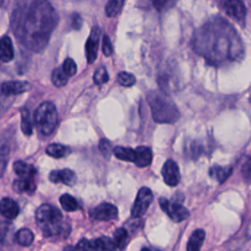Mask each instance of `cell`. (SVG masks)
<instances>
[{"label": "cell", "instance_id": "6da1fadb", "mask_svg": "<svg viewBox=\"0 0 251 251\" xmlns=\"http://www.w3.org/2000/svg\"><path fill=\"white\" fill-rule=\"evenodd\" d=\"M192 45L198 55L214 66L238 62L244 55L239 34L228 22L219 17L205 23L194 32Z\"/></svg>", "mask_w": 251, "mask_h": 251}, {"label": "cell", "instance_id": "7a4b0ae2", "mask_svg": "<svg viewBox=\"0 0 251 251\" xmlns=\"http://www.w3.org/2000/svg\"><path fill=\"white\" fill-rule=\"evenodd\" d=\"M58 16L47 0H32L27 5H18L13 15L15 32L26 47L42 50L56 26Z\"/></svg>", "mask_w": 251, "mask_h": 251}, {"label": "cell", "instance_id": "3957f363", "mask_svg": "<svg viewBox=\"0 0 251 251\" xmlns=\"http://www.w3.org/2000/svg\"><path fill=\"white\" fill-rule=\"evenodd\" d=\"M147 101L153 120L158 124H175L179 119V112L173 100L164 92L150 91Z\"/></svg>", "mask_w": 251, "mask_h": 251}, {"label": "cell", "instance_id": "277c9868", "mask_svg": "<svg viewBox=\"0 0 251 251\" xmlns=\"http://www.w3.org/2000/svg\"><path fill=\"white\" fill-rule=\"evenodd\" d=\"M62 218V213L49 204H42L35 212V219L44 236H53L66 231L61 224Z\"/></svg>", "mask_w": 251, "mask_h": 251}, {"label": "cell", "instance_id": "5b68a950", "mask_svg": "<svg viewBox=\"0 0 251 251\" xmlns=\"http://www.w3.org/2000/svg\"><path fill=\"white\" fill-rule=\"evenodd\" d=\"M34 123L38 131L43 135L51 134L58 125V113L52 102H42L34 112Z\"/></svg>", "mask_w": 251, "mask_h": 251}, {"label": "cell", "instance_id": "8992f818", "mask_svg": "<svg viewBox=\"0 0 251 251\" xmlns=\"http://www.w3.org/2000/svg\"><path fill=\"white\" fill-rule=\"evenodd\" d=\"M159 204L161 209L170 217V219H172L176 223L186 220L190 215L189 211L183 205L176 201L172 202L162 197L159 199Z\"/></svg>", "mask_w": 251, "mask_h": 251}, {"label": "cell", "instance_id": "52a82bcc", "mask_svg": "<svg viewBox=\"0 0 251 251\" xmlns=\"http://www.w3.org/2000/svg\"><path fill=\"white\" fill-rule=\"evenodd\" d=\"M153 201V194L150 188L141 187L137 195L135 197L132 209H131V217L132 218H140L145 214L150 204Z\"/></svg>", "mask_w": 251, "mask_h": 251}, {"label": "cell", "instance_id": "ba28073f", "mask_svg": "<svg viewBox=\"0 0 251 251\" xmlns=\"http://www.w3.org/2000/svg\"><path fill=\"white\" fill-rule=\"evenodd\" d=\"M221 5L227 16L238 23H244L246 18V8L241 0H221Z\"/></svg>", "mask_w": 251, "mask_h": 251}, {"label": "cell", "instance_id": "9c48e42d", "mask_svg": "<svg viewBox=\"0 0 251 251\" xmlns=\"http://www.w3.org/2000/svg\"><path fill=\"white\" fill-rule=\"evenodd\" d=\"M89 216L97 221H111L118 217V209L110 203H101L89 211Z\"/></svg>", "mask_w": 251, "mask_h": 251}, {"label": "cell", "instance_id": "30bf717a", "mask_svg": "<svg viewBox=\"0 0 251 251\" xmlns=\"http://www.w3.org/2000/svg\"><path fill=\"white\" fill-rule=\"evenodd\" d=\"M162 176L169 186H176L180 180V173L177 164L173 160H167L162 168Z\"/></svg>", "mask_w": 251, "mask_h": 251}, {"label": "cell", "instance_id": "8fae6325", "mask_svg": "<svg viewBox=\"0 0 251 251\" xmlns=\"http://www.w3.org/2000/svg\"><path fill=\"white\" fill-rule=\"evenodd\" d=\"M100 34L101 30L98 26H94L90 34L86 40L85 43V54H86V59L89 64L94 63V61L97 58V53H98V46H99V39H100Z\"/></svg>", "mask_w": 251, "mask_h": 251}, {"label": "cell", "instance_id": "7c38bea8", "mask_svg": "<svg viewBox=\"0 0 251 251\" xmlns=\"http://www.w3.org/2000/svg\"><path fill=\"white\" fill-rule=\"evenodd\" d=\"M31 85L28 81L25 80H10L5 81L1 85V93L4 96H12L22 94L30 90Z\"/></svg>", "mask_w": 251, "mask_h": 251}, {"label": "cell", "instance_id": "4fadbf2b", "mask_svg": "<svg viewBox=\"0 0 251 251\" xmlns=\"http://www.w3.org/2000/svg\"><path fill=\"white\" fill-rule=\"evenodd\" d=\"M49 180L53 183L62 182L68 186H73L76 182V176L71 169H63L61 171H52L49 174Z\"/></svg>", "mask_w": 251, "mask_h": 251}, {"label": "cell", "instance_id": "5bb4252c", "mask_svg": "<svg viewBox=\"0 0 251 251\" xmlns=\"http://www.w3.org/2000/svg\"><path fill=\"white\" fill-rule=\"evenodd\" d=\"M13 168L19 178L28 182L35 183L34 177L36 175V170L32 165L19 160L13 164Z\"/></svg>", "mask_w": 251, "mask_h": 251}, {"label": "cell", "instance_id": "9a60e30c", "mask_svg": "<svg viewBox=\"0 0 251 251\" xmlns=\"http://www.w3.org/2000/svg\"><path fill=\"white\" fill-rule=\"evenodd\" d=\"M19 213L20 208L12 198L6 197L0 200V214L3 217L9 220H13L17 218Z\"/></svg>", "mask_w": 251, "mask_h": 251}, {"label": "cell", "instance_id": "2e32d148", "mask_svg": "<svg viewBox=\"0 0 251 251\" xmlns=\"http://www.w3.org/2000/svg\"><path fill=\"white\" fill-rule=\"evenodd\" d=\"M152 151L149 147L138 146L135 148L134 164L138 168H146L151 164Z\"/></svg>", "mask_w": 251, "mask_h": 251}, {"label": "cell", "instance_id": "e0dca14e", "mask_svg": "<svg viewBox=\"0 0 251 251\" xmlns=\"http://www.w3.org/2000/svg\"><path fill=\"white\" fill-rule=\"evenodd\" d=\"M14 58V49L12 40L9 36H3L0 39V61L8 63Z\"/></svg>", "mask_w": 251, "mask_h": 251}, {"label": "cell", "instance_id": "ac0fdd59", "mask_svg": "<svg viewBox=\"0 0 251 251\" xmlns=\"http://www.w3.org/2000/svg\"><path fill=\"white\" fill-rule=\"evenodd\" d=\"M205 231L201 228L194 230L188 239L186 251H200L205 239Z\"/></svg>", "mask_w": 251, "mask_h": 251}, {"label": "cell", "instance_id": "d6986e66", "mask_svg": "<svg viewBox=\"0 0 251 251\" xmlns=\"http://www.w3.org/2000/svg\"><path fill=\"white\" fill-rule=\"evenodd\" d=\"M231 173H232V168H226V167H222L218 165L211 167L209 170L210 176L216 179L220 183L225 182L228 178V176L231 175Z\"/></svg>", "mask_w": 251, "mask_h": 251}, {"label": "cell", "instance_id": "ffe728a7", "mask_svg": "<svg viewBox=\"0 0 251 251\" xmlns=\"http://www.w3.org/2000/svg\"><path fill=\"white\" fill-rule=\"evenodd\" d=\"M178 0H142L144 6H149L154 8L160 13L166 12L173 8Z\"/></svg>", "mask_w": 251, "mask_h": 251}, {"label": "cell", "instance_id": "44dd1931", "mask_svg": "<svg viewBox=\"0 0 251 251\" xmlns=\"http://www.w3.org/2000/svg\"><path fill=\"white\" fill-rule=\"evenodd\" d=\"M71 152V149L65 145H62L60 143H51L46 147V154L52 158H63L67 155H69Z\"/></svg>", "mask_w": 251, "mask_h": 251}, {"label": "cell", "instance_id": "7402d4cb", "mask_svg": "<svg viewBox=\"0 0 251 251\" xmlns=\"http://www.w3.org/2000/svg\"><path fill=\"white\" fill-rule=\"evenodd\" d=\"M113 154L116 158L125 161V162H132L134 163L135 160V149L129 147H122L116 146L113 149Z\"/></svg>", "mask_w": 251, "mask_h": 251}, {"label": "cell", "instance_id": "603a6c76", "mask_svg": "<svg viewBox=\"0 0 251 251\" xmlns=\"http://www.w3.org/2000/svg\"><path fill=\"white\" fill-rule=\"evenodd\" d=\"M91 242L96 251H114L117 247L114 239H111L108 236L98 237Z\"/></svg>", "mask_w": 251, "mask_h": 251}, {"label": "cell", "instance_id": "cb8c5ba5", "mask_svg": "<svg viewBox=\"0 0 251 251\" xmlns=\"http://www.w3.org/2000/svg\"><path fill=\"white\" fill-rule=\"evenodd\" d=\"M21 128L22 131L24 132V134L29 136L32 133V122H31V118H30V113L28 111V109L26 108H23L21 110Z\"/></svg>", "mask_w": 251, "mask_h": 251}, {"label": "cell", "instance_id": "d4e9b609", "mask_svg": "<svg viewBox=\"0 0 251 251\" xmlns=\"http://www.w3.org/2000/svg\"><path fill=\"white\" fill-rule=\"evenodd\" d=\"M15 237L17 242L22 246H29L34 239L32 231L28 228H21L17 231Z\"/></svg>", "mask_w": 251, "mask_h": 251}, {"label": "cell", "instance_id": "484cf974", "mask_svg": "<svg viewBox=\"0 0 251 251\" xmlns=\"http://www.w3.org/2000/svg\"><path fill=\"white\" fill-rule=\"evenodd\" d=\"M69 75L64 72V70L61 68H57L53 71L51 75V80L53 84L57 87H63L68 83Z\"/></svg>", "mask_w": 251, "mask_h": 251}, {"label": "cell", "instance_id": "4316f807", "mask_svg": "<svg viewBox=\"0 0 251 251\" xmlns=\"http://www.w3.org/2000/svg\"><path fill=\"white\" fill-rule=\"evenodd\" d=\"M60 204L67 212H74L78 209V203L75 197L70 194H63L60 197Z\"/></svg>", "mask_w": 251, "mask_h": 251}, {"label": "cell", "instance_id": "83f0119b", "mask_svg": "<svg viewBox=\"0 0 251 251\" xmlns=\"http://www.w3.org/2000/svg\"><path fill=\"white\" fill-rule=\"evenodd\" d=\"M125 0H110L106 7H105V13L108 17H116L122 10Z\"/></svg>", "mask_w": 251, "mask_h": 251}, {"label": "cell", "instance_id": "f1b7e54d", "mask_svg": "<svg viewBox=\"0 0 251 251\" xmlns=\"http://www.w3.org/2000/svg\"><path fill=\"white\" fill-rule=\"evenodd\" d=\"M127 238H128L127 231L124 227H119L114 232V241L116 246L119 248H124L126 246L128 240Z\"/></svg>", "mask_w": 251, "mask_h": 251}, {"label": "cell", "instance_id": "f546056e", "mask_svg": "<svg viewBox=\"0 0 251 251\" xmlns=\"http://www.w3.org/2000/svg\"><path fill=\"white\" fill-rule=\"evenodd\" d=\"M118 81L121 85H123L125 87H130L135 83L136 79L132 74L126 73V72H122L118 75Z\"/></svg>", "mask_w": 251, "mask_h": 251}, {"label": "cell", "instance_id": "4dcf8cb0", "mask_svg": "<svg viewBox=\"0 0 251 251\" xmlns=\"http://www.w3.org/2000/svg\"><path fill=\"white\" fill-rule=\"evenodd\" d=\"M108 80H109V75H108L107 70L103 67L98 68L93 75L94 83L97 85H101V84L106 83Z\"/></svg>", "mask_w": 251, "mask_h": 251}, {"label": "cell", "instance_id": "1f68e13d", "mask_svg": "<svg viewBox=\"0 0 251 251\" xmlns=\"http://www.w3.org/2000/svg\"><path fill=\"white\" fill-rule=\"evenodd\" d=\"M241 175L243 180L247 183L251 182V156H248L241 167Z\"/></svg>", "mask_w": 251, "mask_h": 251}, {"label": "cell", "instance_id": "d6a6232c", "mask_svg": "<svg viewBox=\"0 0 251 251\" xmlns=\"http://www.w3.org/2000/svg\"><path fill=\"white\" fill-rule=\"evenodd\" d=\"M62 69L64 70V72L71 77L73 75H75L76 74V64L75 63V61L71 58H68L65 60Z\"/></svg>", "mask_w": 251, "mask_h": 251}, {"label": "cell", "instance_id": "836d02e7", "mask_svg": "<svg viewBox=\"0 0 251 251\" xmlns=\"http://www.w3.org/2000/svg\"><path fill=\"white\" fill-rule=\"evenodd\" d=\"M9 157V148L7 146H2L0 148V177L5 172Z\"/></svg>", "mask_w": 251, "mask_h": 251}, {"label": "cell", "instance_id": "e575fe53", "mask_svg": "<svg viewBox=\"0 0 251 251\" xmlns=\"http://www.w3.org/2000/svg\"><path fill=\"white\" fill-rule=\"evenodd\" d=\"M75 251H96V250L93 247L91 241H88L86 238H82L77 242L75 246Z\"/></svg>", "mask_w": 251, "mask_h": 251}, {"label": "cell", "instance_id": "d590c367", "mask_svg": "<svg viewBox=\"0 0 251 251\" xmlns=\"http://www.w3.org/2000/svg\"><path fill=\"white\" fill-rule=\"evenodd\" d=\"M102 51L103 54L107 57L111 56L113 53V46L111 43V40L108 35H104L103 37V43H102Z\"/></svg>", "mask_w": 251, "mask_h": 251}, {"label": "cell", "instance_id": "8d00e7d4", "mask_svg": "<svg viewBox=\"0 0 251 251\" xmlns=\"http://www.w3.org/2000/svg\"><path fill=\"white\" fill-rule=\"evenodd\" d=\"M110 147L111 144L107 139H101L99 142V149L104 155H109L110 154Z\"/></svg>", "mask_w": 251, "mask_h": 251}, {"label": "cell", "instance_id": "74e56055", "mask_svg": "<svg viewBox=\"0 0 251 251\" xmlns=\"http://www.w3.org/2000/svg\"><path fill=\"white\" fill-rule=\"evenodd\" d=\"M72 24H73V27L75 29H79L81 25H82V20L80 18V16L78 14H74L73 15V21H72Z\"/></svg>", "mask_w": 251, "mask_h": 251}, {"label": "cell", "instance_id": "f35d334b", "mask_svg": "<svg viewBox=\"0 0 251 251\" xmlns=\"http://www.w3.org/2000/svg\"><path fill=\"white\" fill-rule=\"evenodd\" d=\"M63 251H75V246L73 245H67L64 247Z\"/></svg>", "mask_w": 251, "mask_h": 251}, {"label": "cell", "instance_id": "ab89813d", "mask_svg": "<svg viewBox=\"0 0 251 251\" xmlns=\"http://www.w3.org/2000/svg\"><path fill=\"white\" fill-rule=\"evenodd\" d=\"M140 251H151V250L148 249V248H146V247H144V248H142Z\"/></svg>", "mask_w": 251, "mask_h": 251}]
</instances>
